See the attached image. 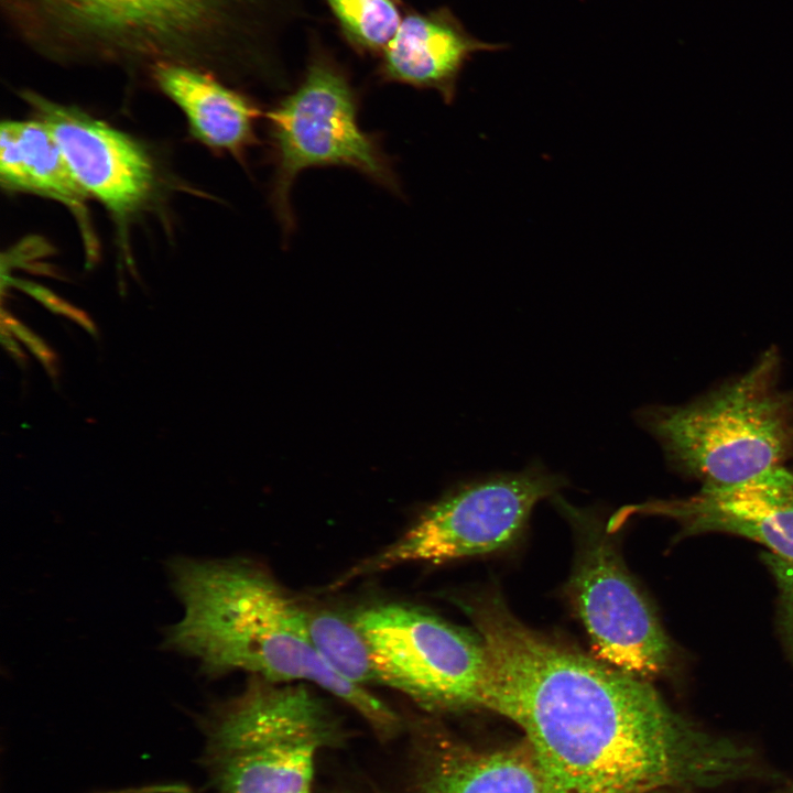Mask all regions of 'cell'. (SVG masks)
<instances>
[{
  "instance_id": "18",
  "label": "cell",
  "mask_w": 793,
  "mask_h": 793,
  "mask_svg": "<svg viewBox=\"0 0 793 793\" xmlns=\"http://www.w3.org/2000/svg\"><path fill=\"white\" fill-rule=\"evenodd\" d=\"M767 563L780 590L782 627L793 650V564L778 561L769 555Z\"/></svg>"
},
{
  "instance_id": "3",
  "label": "cell",
  "mask_w": 793,
  "mask_h": 793,
  "mask_svg": "<svg viewBox=\"0 0 793 793\" xmlns=\"http://www.w3.org/2000/svg\"><path fill=\"white\" fill-rule=\"evenodd\" d=\"M184 609L164 645L198 661L203 673L245 671L275 682H312L354 708L381 738L401 726L394 710L336 673L309 636L308 606L247 561L170 562Z\"/></svg>"
},
{
  "instance_id": "10",
  "label": "cell",
  "mask_w": 793,
  "mask_h": 793,
  "mask_svg": "<svg viewBox=\"0 0 793 793\" xmlns=\"http://www.w3.org/2000/svg\"><path fill=\"white\" fill-rule=\"evenodd\" d=\"M638 514L675 520L683 535L723 532L747 537L765 546L767 555L793 564V470L783 466L734 486H703L684 499L623 507L608 528L617 532Z\"/></svg>"
},
{
  "instance_id": "2",
  "label": "cell",
  "mask_w": 793,
  "mask_h": 793,
  "mask_svg": "<svg viewBox=\"0 0 793 793\" xmlns=\"http://www.w3.org/2000/svg\"><path fill=\"white\" fill-rule=\"evenodd\" d=\"M13 33L59 62L180 63L236 83L292 87L291 33L307 0H0Z\"/></svg>"
},
{
  "instance_id": "13",
  "label": "cell",
  "mask_w": 793,
  "mask_h": 793,
  "mask_svg": "<svg viewBox=\"0 0 793 793\" xmlns=\"http://www.w3.org/2000/svg\"><path fill=\"white\" fill-rule=\"evenodd\" d=\"M157 86L183 110L195 134L206 144L240 153L252 144L259 108L220 77L180 64L151 66Z\"/></svg>"
},
{
  "instance_id": "22",
  "label": "cell",
  "mask_w": 793,
  "mask_h": 793,
  "mask_svg": "<svg viewBox=\"0 0 793 793\" xmlns=\"http://www.w3.org/2000/svg\"><path fill=\"white\" fill-rule=\"evenodd\" d=\"M782 793H793V786L790 787V789H787L786 791H784V792H782Z\"/></svg>"
},
{
  "instance_id": "4",
  "label": "cell",
  "mask_w": 793,
  "mask_h": 793,
  "mask_svg": "<svg viewBox=\"0 0 793 793\" xmlns=\"http://www.w3.org/2000/svg\"><path fill=\"white\" fill-rule=\"evenodd\" d=\"M765 351L742 376L684 405L642 411L641 423L678 472L704 486L745 482L793 457V391Z\"/></svg>"
},
{
  "instance_id": "15",
  "label": "cell",
  "mask_w": 793,
  "mask_h": 793,
  "mask_svg": "<svg viewBox=\"0 0 793 793\" xmlns=\"http://www.w3.org/2000/svg\"><path fill=\"white\" fill-rule=\"evenodd\" d=\"M0 174L11 188L32 191L74 207L85 192L48 129L40 121H7L0 130Z\"/></svg>"
},
{
  "instance_id": "12",
  "label": "cell",
  "mask_w": 793,
  "mask_h": 793,
  "mask_svg": "<svg viewBox=\"0 0 793 793\" xmlns=\"http://www.w3.org/2000/svg\"><path fill=\"white\" fill-rule=\"evenodd\" d=\"M500 47L469 33L447 6L427 10L409 6L397 33L377 58L374 75L384 84L434 90L450 104L471 56Z\"/></svg>"
},
{
  "instance_id": "16",
  "label": "cell",
  "mask_w": 793,
  "mask_h": 793,
  "mask_svg": "<svg viewBox=\"0 0 793 793\" xmlns=\"http://www.w3.org/2000/svg\"><path fill=\"white\" fill-rule=\"evenodd\" d=\"M343 43L359 57L378 58L409 8L404 0H323Z\"/></svg>"
},
{
  "instance_id": "1",
  "label": "cell",
  "mask_w": 793,
  "mask_h": 793,
  "mask_svg": "<svg viewBox=\"0 0 793 793\" xmlns=\"http://www.w3.org/2000/svg\"><path fill=\"white\" fill-rule=\"evenodd\" d=\"M463 608L488 656L482 707L521 728L546 793H694L748 771L747 751L684 720L649 681L530 629L498 594Z\"/></svg>"
},
{
  "instance_id": "19",
  "label": "cell",
  "mask_w": 793,
  "mask_h": 793,
  "mask_svg": "<svg viewBox=\"0 0 793 793\" xmlns=\"http://www.w3.org/2000/svg\"><path fill=\"white\" fill-rule=\"evenodd\" d=\"M8 330L22 340L28 348L40 359L52 378L57 376V358L55 354L30 329L13 319L12 317H3Z\"/></svg>"
},
{
  "instance_id": "7",
  "label": "cell",
  "mask_w": 793,
  "mask_h": 793,
  "mask_svg": "<svg viewBox=\"0 0 793 793\" xmlns=\"http://www.w3.org/2000/svg\"><path fill=\"white\" fill-rule=\"evenodd\" d=\"M379 677L426 710L482 707L488 656L481 638L416 606L372 605L350 616Z\"/></svg>"
},
{
  "instance_id": "20",
  "label": "cell",
  "mask_w": 793,
  "mask_h": 793,
  "mask_svg": "<svg viewBox=\"0 0 793 793\" xmlns=\"http://www.w3.org/2000/svg\"><path fill=\"white\" fill-rule=\"evenodd\" d=\"M24 289L29 291L33 296H35L37 300L43 302L45 306H47L50 309H52L55 313H59L63 315H66L67 317L74 319L78 324H80L87 332H89L91 335L96 336L97 330L94 325V323L90 321V318L82 311L72 307L67 303L59 301L51 293L44 291L41 287L34 286V285H24Z\"/></svg>"
},
{
  "instance_id": "21",
  "label": "cell",
  "mask_w": 793,
  "mask_h": 793,
  "mask_svg": "<svg viewBox=\"0 0 793 793\" xmlns=\"http://www.w3.org/2000/svg\"><path fill=\"white\" fill-rule=\"evenodd\" d=\"M2 343L6 346V348L15 357V359L20 362H25V356L22 352V350L19 348L17 343L11 338L10 335H7L4 332L2 333Z\"/></svg>"
},
{
  "instance_id": "6",
  "label": "cell",
  "mask_w": 793,
  "mask_h": 793,
  "mask_svg": "<svg viewBox=\"0 0 793 793\" xmlns=\"http://www.w3.org/2000/svg\"><path fill=\"white\" fill-rule=\"evenodd\" d=\"M358 107L348 68L316 29H307L301 79L265 113L274 166L271 204L284 233L294 227V181L307 169L349 167L400 194L389 159L359 124Z\"/></svg>"
},
{
  "instance_id": "9",
  "label": "cell",
  "mask_w": 793,
  "mask_h": 793,
  "mask_svg": "<svg viewBox=\"0 0 793 793\" xmlns=\"http://www.w3.org/2000/svg\"><path fill=\"white\" fill-rule=\"evenodd\" d=\"M557 502L578 537L568 593L596 658L647 681L662 675L672 663L670 639L628 574L607 525L589 512Z\"/></svg>"
},
{
  "instance_id": "17",
  "label": "cell",
  "mask_w": 793,
  "mask_h": 793,
  "mask_svg": "<svg viewBox=\"0 0 793 793\" xmlns=\"http://www.w3.org/2000/svg\"><path fill=\"white\" fill-rule=\"evenodd\" d=\"M308 630L318 653L341 677L362 687L380 685L369 647L350 617L308 607Z\"/></svg>"
},
{
  "instance_id": "8",
  "label": "cell",
  "mask_w": 793,
  "mask_h": 793,
  "mask_svg": "<svg viewBox=\"0 0 793 793\" xmlns=\"http://www.w3.org/2000/svg\"><path fill=\"white\" fill-rule=\"evenodd\" d=\"M563 484L562 477L537 464L467 484L431 506L345 580L404 564H439L501 551L520 537L534 506Z\"/></svg>"
},
{
  "instance_id": "11",
  "label": "cell",
  "mask_w": 793,
  "mask_h": 793,
  "mask_svg": "<svg viewBox=\"0 0 793 793\" xmlns=\"http://www.w3.org/2000/svg\"><path fill=\"white\" fill-rule=\"evenodd\" d=\"M39 120L56 141L85 193L116 213H126L148 195L153 181L145 152L129 137L77 109L24 93Z\"/></svg>"
},
{
  "instance_id": "14",
  "label": "cell",
  "mask_w": 793,
  "mask_h": 793,
  "mask_svg": "<svg viewBox=\"0 0 793 793\" xmlns=\"http://www.w3.org/2000/svg\"><path fill=\"white\" fill-rule=\"evenodd\" d=\"M417 767L403 793H546L526 742L486 753L441 745Z\"/></svg>"
},
{
  "instance_id": "5",
  "label": "cell",
  "mask_w": 793,
  "mask_h": 793,
  "mask_svg": "<svg viewBox=\"0 0 793 793\" xmlns=\"http://www.w3.org/2000/svg\"><path fill=\"white\" fill-rule=\"evenodd\" d=\"M202 726L215 793H311L315 758L343 738L334 714L306 685L257 675Z\"/></svg>"
}]
</instances>
